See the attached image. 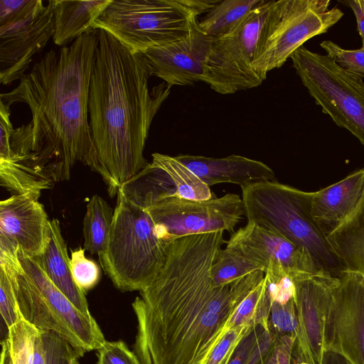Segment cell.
<instances>
[{"instance_id": "cell-18", "label": "cell", "mask_w": 364, "mask_h": 364, "mask_svg": "<svg viewBox=\"0 0 364 364\" xmlns=\"http://www.w3.org/2000/svg\"><path fill=\"white\" fill-rule=\"evenodd\" d=\"M176 158L209 187L230 183L241 188L267 181H274V171L264 163L240 155L223 158L179 154Z\"/></svg>"}, {"instance_id": "cell-42", "label": "cell", "mask_w": 364, "mask_h": 364, "mask_svg": "<svg viewBox=\"0 0 364 364\" xmlns=\"http://www.w3.org/2000/svg\"><path fill=\"white\" fill-rule=\"evenodd\" d=\"M298 364H309V363H306V362H301V363H298Z\"/></svg>"}, {"instance_id": "cell-32", "label": "cell", "mask_w": 364, "mask_h": 364, "mask_svg": "<svg viewBox=\"0 0 364 364\" xmlns=\"http://www.w3.org/2000/svg\"><path fill=\"white\" fill-rule=\"evenodd\" d=\"M320 46L326 52V55L344 70L364 77V48L346 50L329 40L321 42Z\"/></svg>"}, {"instance_id": "cell-38", "label": "cell", "mask_w": 364, "mask_h": 364, "mask_svg": "<svg viewBox=\"0 0 364 364\" xmlns=\"http://www.w3.org/2000/svg\"><path fill=\"white\" fill-rule=\"evenodd\" d=\"M220 0H181L182 4L187 8L196 17L207 13Z\"/></svg>"}, {"instance_id": "cell-4", "label": "cell", "mask_w": 364, "mask_h": 364, "mask_svg": "<svg viewBox=\"0 0 364 364\" xmlns=\"http://www.w3.org/2000/svg\"><path fill=\"white\" fill-rule=\"evenodd\" d=\"M0 245V264L11 274L22 317L65 340L80 357L98 350L106 340L92 314L77 309L33 257L19 248Z\"/></svg>"}, {"instance_id": "cell-6", "label": "cell", "mask_w": 364, "mask_h": 364, "mask_svg": "<svg viewBox=\"0 0 364 364\" xmlns=\"http://www.w3.org/2000/svg\"><path fill=\"white\" fill-rule=\"evenodd\" d=\"M245 216L306 250L321 272L339 276L343 267L311 213V193L276 180L241 188Z\"/></svg>"}, {"instance_id": "cell-34", "label": "cell", "mask_w": 364, "mask_h": 364, "mask_svg": "<svg viewBox=\"0 0 364 364\" xmlns=\"http://www.w3.org/2000/svg\"><path fill=\"white\" fill-rule=\"evenodd\" d=\"M46 364H80L81 358L73 346L57 334L43 332Z\"/></svg>"}, {"instance_id": "cell-16", "label": "cell", "mask_w": 364, "mask_h": 364, "mask_svg": "<svg viewBox=\"0 0 364 364\" xmlns=\"http://www.w3.org/2000/svg\"><path fill=\"white\" fill-rule=\"evenodd\" d=\"M211 38L198 27L195 17L187 36L175 42L149 48L141 54L152 76L170 86L193 85L199 81Z\"/></svg>"}, {"instance_id": "cell-30", "label": "cell", "mask_w": 364, "mask_h": 364, "mask_svg": "<svg viewBox=\"0 0 364 364\" xmlns=\"http://www.w3.org/2000/svg\"><path fill=\"white\" fill-rule=\"evenodd\" d=\"M268 326L276 338L291 336L296 338L298 321L294 298L285 304L272 301Z\"/></svg>"}, {"instance_id": "cell-39", "label": "cell", "mask_w": 364, "mask_h": 364, "mask_svg": "<svg viewBox=\"0 0 364 364\" xmlns=\"http://www.w3.org/2000/svg\"><path fill=\"white\" fill-rule=\"evenodd\" d=\"M342 2L347 4L355 14L358 30L362 38V47L364 48V0H346Z\"/></svg>"}, {"instance_id": "cell-14", "label": "cell", "mask_w": 364, "mask_h": 364, "mask_svg": "<svg viewBox=\"0 0 364 364\" xmlns=\"http://www.w3.org/2000/svg\"><path fill=\"white\" fill-rule=\"evenodd\" d=\"M225 243L261 267L271 283L321 272L306 250L254 223L235 231Z\"/></svg>"}, {"instance_id": "cell-20", "label": "cell", "mask_w": 364, "mask_h": 364, "mask_svg": "<svg viewBox=\"0 0 364 364\" xmlns=\"http://www.w3.org/2000/svg\"><path fill=\"white\" fill-rule=\"evenodd\" d=\"M33 258L77 309L85 314H90L85 293L77 286L73 278L70 257L58 219L50 220L45 250L41 255Z\"/></svg>"}, {"instance_id": "cell-27", "label": "cell", "mask_w": 364, "mask_h": 364, "mask_svg": "<svg viewBox=\"0 0 364 364\" xmlns=\"http://www.w3.org/2000/svg\"><path fill=\"white\" fill-rule=\"evenodd\" d=\"M43 332L23 317L9 328L14 364H46Z\"/></svg>"}, {"instance_id": "cell-25", "label": "cell", "mask_w": 364, "mask_h": 364, "mask_svg": "<svg viewBox=\"0 0 364 364\" xmlns=\"http://www.w3.org/2000/svg\"><path fill=\"white\" fill-rule=\"evenodd\" d=\"M260 0H225L209 10L198 21L200 29L210 38L232 33Z\"/></svg>"}, {"instance_id": "cell-40", "label": "cell", "mask_w": 364, "mask_h": 364, "mask_svg": "<svg viewBox=\"0 0 364 364\" xmlns=\"http://www.w3.org/2000/svg\"><path fill=\"white\" fill-rule=\"evenodd\" d=\"M322 364H350L348 361L340 354L331 350H326L323 353Z\"/></svg>"}, {"instance_id": "cell-8", "label": "cell", "mask_w": 364, "mask_h": 364, "mask_svg": "<svg viewBox=\"0 0 364 364\" xmlns=\"http://www.w3.org/2000/svg\"><path fill=\"white\" fill-rule=\"evenodd\" d=\"M196 16L181 0H112L92 29H102L134 53L187 36Z\"/></svg>"}, {"instance_id": "cell-28", "label": "cell", "mask_w": 364, "mask_h": 364, "mask_svg": "<svg viewBox=\"0 0 364 364\" xmlns=\"http://www.w3.org/2000/svg\"><path fill=\"white\" fill-rule=\"evenodd\" d=\"M256 271L263 269L236 250L226 247L219 250L211 266L210 277L215 287H223L230 285Z\"/></svg>"}, {"instance_id": "cell-12", "label": "cell", "mask_w": 364, "mask_h": 364, "mask_svg": "<svg viewBox=\"0 0 364 364\" xmlns=\"http://www.w3.org/2000/svg\"><path fill=\"white\" fill-rule=\"evenodd\" d=\"M145 200L157 235L166 243L192 235L220 231L233 233L245 216L242 198L235 193L204 200L175 196L152 203Z\"/></svg>"}, {"instance_id": "cell-3", "label": "cell", "mask_w": 364, "mask_h": 364, "mask_svg": "<svg viewBox=\"0 0 364 364\" xmlns=\"http://www.w3.org/2000/svg\"><path fill=\"white\" fill-rule=\"evenodd\" d=\"M89 121L99 159L118 189L147 165L144 150L154 117L171 86L149 90L151 69L141 53L98 29Z\"/></svg>"}, {"instance_id": "cell-10", "label": "cell", "mask_w": 364, "mask_h": 364, "mask_svg": "<svg viewBox=\"0 0 364 364\" xmlns=\"http://www.w3.org/2000/svg\"><path fill=\"white\" fill-rule=\"evenodd\" d=\"M52 1H0V82L20 80L53 38Z\"/></svg>"}, {"instance_id": "cell-21", "label": "cell", "mask_w": 364, "mask_h": 364, "mask_svg": "<svg viewBox=\"0 0 364 364\" xmlns=\"http://www.w3.org/2000/svg\"><path fill=\"white\" fill-rule=\"evenodd\" d=\"M363 188L364 168L326 188L310 192L313 218L322 226H334L353 210Z\"/></svg>"}, {"instance_id": "cell-15", "label": "cell", "mask_w": 364, "mask_h": 364, "mask_svg": "<svg viewBox=\"0 0 364 364\" xmlns=\"http://www.w3.org/2000/svg\"><path fill=\"white\" fill-rule=\"evenodd\" d=\"M338 277L325 325V350L350 364H364V278L347 270Z\"/></svg>"}, {"instance_id": "cell-24", "label": "cell", "mask_w": 364, "mask_h": 364, "mask_svg": "<svg viewBox=\"0 0 364 364\" xmlns=\"http://www.w3.org/2000/svg\"><path fill=\"white\" fill-rule=\"evenodd\" d=\"M151 156L150 164L166 176L174 189L175 196L193 200L213 198L210 187L176 156L159 153H154Z\"/></svg>"}, {"instance_id": "cell-23", "label": "cell", "mask_w": 364, "mask_h": 364, "mask_svg": "<svg viewBox=\"0 0 364 364\" xmlns=\"http://www.w3.org/2000/svg\"><path fill=\"white\" fill-rule=\"evenodd\" d=\"M54 16L55 44L65 46L92 31V26L112 0H51Z\"/></svg>"}, {"instance_id": "cell-31", "label": "cell", "mask_w": 364, "mask_h": 364, "mask_svg": "<svg viewBox=\"0 0 364 364\" xmlns=\"http://www.w3.org/2000/svg\"><path fill=\"white\" fill-rule=\"evenodd\" d=\"M85 248L71 250L70 269L77 286L85 293L99 282L101 271L97 263L85 256Z\"/></svg>"}, {"instance_id": "cell-11", "label": "cell", "mask_w": 364, "mask_h": 364, "mask_svg": "<svg viewBox=\"0 0 364 364\" xmlns=\"http://www.w3.org/2000/svg\"><path fill=\"white\" fill-rule=\"evenodd\" d=\"M273 0H260L231 33L211 38L199 78L222 95L258 87L263 80L252 63L257 39Z\"/></svg>"}, {"instance_id": "cell-9", "label": "cell", "mask_w": 364, "mask_h": 364, "mask_svg": "<svg viewBox=\"0 0 364 364\" xmlns=\"http://www.w3.org/2000/svg\"><path fill=\"white\" fill-rule=\"evenodd\" d=\"M293 67L323 113L364 146V82L328 55L301 46L293 53Z\"/></svg>"}, {"instance_id": "cell-33", "label": "cell", "mask_w": 364, "mask_h": 364, "mask_svg": "<svg viewBox=\"0 0 364 364\" xmlns=\"http://www.w3.org/2000/svg\"><path fill=\"white\" fill-rule=\"evenodd\" d=\"M0 313L1 324L10 328L22 316L19 311L12 279L9 270L0 264Z\"/></svg>"}, {"instance_id": "cell-2", "label": "cell", "mask_w": 364, "mask_h": 364, "mask_svg": "<svg viewBox=\"0 0 364 364\" xmlns=\"http://www.w3.org/2000/svg\"><path fill=\"white\" fill-rule=\"evenodd\" d=\"M97 44V31L92 30L58 53L50 50L0 100L28 106L33 151L53 166L55 181L69 179L72 167L81 162L102 176L114 196L118 191L99 159L88 117Z\"/></svg>"}, {"instance_id": "cell-41", "label": "cell", "mask_w": 364, "mask_h": 364, "mask_svg": "<svg viewBox=\"0 0 364 364\" xmlns=\"http://www.w3.org/2000/svg\"><path fill=\"white\" fill-rule=\"evenodd\" d=\"M1 363L0 364H14L9 339L1 341Z\"/></svg>"}, {"instance_id": "cell-5", "label": "cell", "mask_w": 364, "mask_h": 364, "mask_svg": "<svg viewBox=\"0 0 364 364\" xmlns=\"http://www.w3.org/2000/svg\"><path fill=\"white\" fill-rule=\"evenodd\" d=\"M168 243L157 235L145 199L119 188L106 247L98 255L105 272L122 291H140L161 266Z\"/></svg>"}, {"instance_id": "cell-29", "label": "cell", "mask_w": 364, "mask_h": 364, "mask_svg": "<svg viewBox=\"0 0 364 364\" xmlns=\"http://www.w3.org/2000/svg\"><path fill=\"white\" fill-rule=\"evenodd\" d=\"M276 338L262 326L254 327L238 345L228 364H262L270 353Z\"/></svg>"}, {"instance_id": "cell-17", "label": "cell", "mask_w": 364, "mask_h": 364, "mask_svg": "<svg viewBox=\"0 0 364 364\" xmlns=\"http://www.w3.org/2000/svg\"><path fill=\"white\" fill-rule=\"evenodd\" d=\"M38 196L12 195L0 202V240L35 257L46 246L49 222Z\"/></svg>"}, {"instance_id": "cell-35", "label": "cell", "mask_w": 364, "mask_h": 364, "mask_svg": "<svg viewBox=\"0 0 364 364\" xmlns=\"http://www.w3.org/2000/svg\"><path fill=\"white\" fill-rule=\"evenodd\" d=\"M253 328L240 326L230 330L215 348L206 364H228L238 345Z\"/></svg>"}, {"instance_id": "cell-22", "label": "cell", "mask_w": 364, "mask_h": 364, "mask_svg": "<svg viewBox=\"0 0 364 364\" xmlns=\"http://www.w3.org/2000/svg\"><path fill=\"white\" fill-rule=\"evenodd\" d=\"M326 238L343 270L364 278V188L353 210L326 232Z\"/></svg>"}, {"instance_id": "cell-1", "label": "cell", "mask_w": 364, "mask_h": 364, "mask_svg": "<svg viewBox=\"0 0 364 364\" xmlns=\"http://www.w3.org/2000/svg\"><path fill=\"white\" fill-rule=\"evenodd\" d=\"M223 235H192L168 244L161 266L132 304L133 351L141 364H206L230 331L231 284L215 287L210 277Z\"/></svg>"}, {"instance_id": "cell-26", "label": "cell", "mask_w": 364, "mask_h": 364, "mask_svg": "<svg viewBox=\"0 0 364 364\" xmlns=\"http://www.w3.org/2000/svg\"><path fill=\"white\" fill-rule=\"evenodd\" d=\"M114 216V210L97 194L88 200L83 220L84 248L91 254L100 255L105 250Z\"/></svg>"}, {"instance_id": "cell-36", "label": "cell", "mask_w": 364, "mask_h": 364, "mask_svg": "<svg viewBox=\"0 0 364 364\" xmlns=\"http://www.w3.org/2000/svg\"><path fill=\"white\" fill-rule=\"evenodd\" d=\"M97 350V364H141L122 341H105Z\"/></svg>"}, {"instance_id": "cell-13", "label": "cell", "mask_w": 364, "mask_h": 364, "mask_svg": "<svg viewBox=\"0 0 364 364\" xmlns=\"http://www.w3.org/2000/svg\"><path fill=\"white\" fill-rule=\"evenodd\" d=\"M291 280L298 321L293 363L322 364L325 325L339 277L318 272Z\"/></svg>"}, {"instance_id": "cell-37", "label": "cell", "mask_w": 364, "mask_h": 364, "mask_svg": "<svg viewBox=\"0 0 364 364\" xmlns=\"http://www.w3.org/2000/svg\"><path fill=\"white\" fill-rule=\"evenodd\" d=\"M296 338L283 336L276 338L275 343L262 364H293V352Z\"/></svg>"}, {"instance_id": "cell-7", "label": "cell", "mask_w": 364, "mask_h": 364, "mask_svg": "<svg viewBox=\"0 0 364 364\" xmlns=\"http://www.w3.org/2000/svg\"><path fill=\"white\" fill-rule=\"evenodd\" d=\"M328 0L274 1L263 22L252 67L264 81L294 51L314 36L324 33L343 16Z\"/></svg>"}, {"instance_id": "cell-19", "label": "cell", "mask_w": 364, "mask_h": 364, "mask_svg": "<svg viewBox=\"0 0 364 364\" xmlns=\"http://www.w3.org/2000/svg\"><path fill=\"white\" fill-rule=\"evenodd\" d=\"M55 181L51 166L38 152L21 154L9 149L0 153V185L12 195L40 197Z\"/></svg>"}]
</instances>
